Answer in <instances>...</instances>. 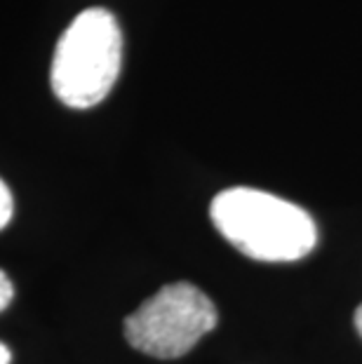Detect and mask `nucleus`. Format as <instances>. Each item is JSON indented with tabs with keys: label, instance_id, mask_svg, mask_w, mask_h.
<instances>
[{
	"label": "nucleus",
	"instance_id": "1",
	"mask_svg": "<svg viewBox=\"0 0 362 364\" xmlns=\"http://www.w3.org/2000/svg\"><path fill=\"white\" fill-rule=\"evenodd\" d=\"M210 216L238 252L257 261H299L318 242V228L306 209L247 186L221 191L212 200Z\"/></svg>",
	"mask_w": 362,
	"mask_h": 364
},
{
	"label": "nucleus",
	"instance_id": "2",
	"mask_svg": "<svg viewBox=\"0 0 362 364\" xmlns=\"http://www.w3.org/2000/svg\"><path fill=\"white\" fill-rule=\"evenodd\" d=\"M122 61V33L104 7H90L61 33L52 57L50 82L61 104L92 108L113 90Z\"/></svg>",
	"mask_w": 362,
	"mask_h": 364
},
{
	"label": "nucleus",
	"instance_id": "3",
	"mask_svg": "<svg viewBox=\"0 0 362 364\" xmlns=\"http://www.w3.org/2000/svg\"><path fill=\"white\" fill-rule=\"evenodd\" d=\"M217 327V308L196 284H165L125 317L127 343L158 360H176L191 353Z\"/></svg>",
	"mask_w": 362,
	"mask_h": 364
},
{
	"label": "nucleus",
	"instance_id": "4",
	"mask_svg": "<svg viewBox=\"0 0 362 364\" xmlns=\"http://www.w3.org/2000/svg\"><path fill=\"white\" fill-rule=\"evenodd\" d=\"M12 212H14L12 193H10V188H7V183L0 179V230H3L7 223H10Z\"/></svg>",
	"mask_w": 362,
	"mask_h": 364
},
{
	"label": "nucleus",
	"instance_id": "5",
	"mask_svg": "<svg viewBox=\"0 0 362 364\" xmlns=\"http://www.w3.org/2000/svg\"><path fill=\"white\" fill-rule=\"evenodd\" d=\"M12 299H14V284L10 277H7L5 270L0 268V313L12 304Z\"/></svg>",
	"mask_w": 362,
	"mask_h": 364
},
{
	"label": "nucleus",
	"instance_id": "6",
	"mask_svg": "<svg viewBox=\"0 0 362 364\" xmlns=\"http://www.w3.org/2000/svg\"><path fill=\"white\" fill-rule=\"evenodd\" d=\"M12 362V353L10 348H7L5 343H0V364H10Z\"/></svg>",
	"mask_w": 362,
	"mask_h": 364
},
{
	"label": "nucleus",
	"instance_id": "7",
	"mask_svg": "<svg viewBox=\"0 0 362 364\" xmlns=\"http://www.w3.org/2000/svg\"><path fill=\"white\" fill-rule=\"evenodd\" d=\"M356 329H358V334L362 336V304L358 306V311H356Z\"/></svg>",
	"mask_w": 362,
	"mask_h": 364
}]
</instances>
